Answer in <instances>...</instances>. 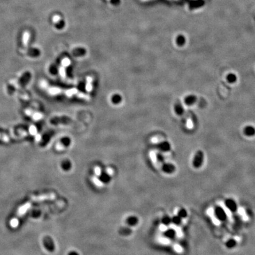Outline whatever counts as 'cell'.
Wrapping results in <instances>:
<instances>
[{"mask_svg":"<svg viewBox=\"0 0 255 255\" xmlns=\"http://www.w3.org/2000/svg\"><path fill=\"white\" fill-rule=\"evenodd\" d=\"M93 181L96 184V185H97L98 186H102V182H101V181L100 180H98L96 178H94Z\"/></svg>","mask_w":255,"mask_h":255,"instance_id":"1f68e13d","label":"cell"},{"mask_svg":"<svg viewBox=\"0 0 255 255\" xmlns=\"http://www.w3.org/2000/svg\"><path fill=\"white\" fill-rule=\"evenodd\" d=\"M70 60L67 58L64 59L62 62V66H63V67H67L69 65H70Z\"/></svg>","mask_w":255,"mask_h":255,"instance_id":"4316f807","label":"cell"},{"mask_svg":"<svg viewBox=\"0 0 255 255\" xmlns=\"http://www.w3.org/2000/svg\"><path fill=\"white\" fill-rule=\"evenodd\" d=\"M92 78L91 77H87V80H86V89L87 92H90L92 91Z\"/></svg>","mask_w":255,"mask_h":255,"instance_id":"2e32d148","label":"cell"},{"mask_svg":"<svg viewBox=\"0 0 255 255\" xmlns=\"http://www.w3.org/2000/svg\"><path fill=\"white\" fill-rule=\"evenodd\" d=\"M106 173L109 176H111L112 174H113V171H112V170H111V169H107Z\"/></svg>","mask_w":255,"mask_h":255,"instance_id":"8d00e7d4","label":"cell"},{"mask_svg":"<svg viewBox=\"0 0 255 255\" xmlns=\"http://www.w3.org/2000/svg\"><path fill=\"white\" fill-rule=\"evenodd\" d=\"M72 122V119L66 116H56L51 119L50 122L53 124H69Z\"/></svg>","mask_w":255,"mask_h":255,"instance_id":"7a4b0ae2","label":"cell"},{"mask_svg":"<svg viewBox=\"0 0 255 255\" xmlns=\"http://www.w3.org/2000/svg\"><path fill=\"white\" fill-rule=\"evenodd\" d=\"M141 1H149V0H141Z\"/></svg>","mask_w":255,"mask_h":255,"instance_id":"f35d334b","label":"cell"},{"mask_svg":"<svg viewBox=\"0 0 255 255\" xmlns=\"http://www.w3.org/2000/svg\"><path fill=\"white\" fill-rule=\"evenodd\" d=\"M28 54L32 56H38L40 54V50L37 48H31L28 51Z\"/></svg>","mask_w":255,"mask_h":255,"instance_id":"d6986e66","label":"cell"},{"mask_svg":"<svg viewBox=\"0 0 255 255\" xmlns=\"http://www.w3.org/2000/svg\"><path fill=\"white\" fill-rule=\"evenodd\" d=\"M237 244V242L233 239H230L226 243V246L229 249H232L235 247Z\"/></svg>","mask_w":255,"mask_h":255,"instance_id":"e0dca14e","label":"cell"},{"mask_svg":"<svg viewBox=\"0 0 255 255\" xmlns=\"http://www.w3.org/2000/svg\"><path fill=\"white\" fill-rule=\"evenodd\" d=\"M226 207L231 212H236L238 210V205L235 201L231 198H228L225 201Z\"/></svg>","mask_w":255,"mask_h":255,"instance_id":"5b68a950","label":"cell"},{"mask_svg":"<svg viewBox=\"0 0 255 255\" xmlns=\"http://www.w3.org/2000/svg\"><path fill=\"white\" fill-rule=\"evenodd\" d=\"M42 117V115H41L40 114H38V113H36V114H34V115H33V118H34V119H36V120H38V119H40Z\"/></svg>","mask_w":255,"mask_h":255,"instance_id":"e575fe53","label":"cell"},{"mask_svg":"<svg viewBox=\"0 0 255 255\" xmlns=\"http://www.w3.org/2000/svg\"><path fill=\"white\" fill-rule=\"evenodd\" d=\"M197 101V97L195 95H188L184 99L185 104L187 105H192L194 104Z\"/></svg>","mask_w":255,"mask_h":255,"instance_id":"8fae6325","label":"cell"},{"mask_svg":"<svg viewBox=\"0 0 255 255\" xmlns=\"http://www.w3.org/2000/svg\"><path fill=\"white\" fill-rule=\"evenodd\" d=\"M176 42L178 46H182L186 43V38L182 35H179L176 39Z\"/></svg>","mask_w":255,"mask_h":255,"instance_id":"9a60e30c","label":"cell"},{"mask_svg":"<svg viewBox=\"0 0 255 255\" xmlns=\"http://www.w3.org/2000/svg\"><path fill=\"white\" fill-rule=\"evenodd\" d=\"M226 79H227V80L228 82L230 83H235L238 79L236 75L234 73L228 74L226 77Z\"/></svg>","mask_w":255,"mask_h":255,"instance_id":"5bb4252c","label":"cell"},{"mask_svg":"<svg viewBox=\"0 0 255 255\" xmlns=\"http://www.w3.org/2000/svg\"><path fill=\"white\" fill-rule=\"evenodd\" d=\"M59 72H60V75L62 76V77H65V76H66V72H65V67H63V66L60 67V69H59Z\"/></svg>","mask_w":255,"mask_h":255,"instance_id":"f1b7e54d","label":"cell"},{"mask_svg":"<svg viewBox=\"0 0 255 255\" xmlns=\"http://www.w3.org/2000/svg\"><path fill=\"white\" fill-rule=\"evenodd\" d=\"M162 169L167 174H171L176 171V167L170 163H166L162 167Z\"/></svg>","mask_w":255,"mask_h":255,"instance_id":"52a82bcc","label":"cell"},{"mask_svg":"<svg viewBox=\"0 0 255 255\" xmlns=\"http://www.w3.org/2000/svg\"><path fill=\"white\" fill-rule=\"evenodd\" d=\"M215 214L216 218L220 221H225L227 219V217L225 211L220 206H217L215 208Z\"/></svg>","mask_w":255,"mask_h":255,"instance_id":"3957f363","label":"cell"},{"mask_svg":"<svg viewBox=\"0 0 255 255\" xmlns=\"http://www.w3.org/2000/svg\"><path fill=\"white\" fill-rule=\"evenodd\" d=\"M52 132H50V133H48V134H47L45 136H44V137L43 138V142H46V143H47V142H48V139H49V138H50V137L52 136Z\"/></svg>","mask_w":255,"mask_h":255,"instance_id":"f546056e","label":"cell"},{"mask_svg":"<svg viewBox=\"0 0 255 255\" xmlns=\"http://www.w3.org/2000/svg\"><path fill=\"white\" fill-rule=\"evenodd\" d=\"M157 147L161 151H164V152H167L169 151L170 150H171V144L169 143L167 141H164L159 143L157 145Z\"/></svg>","mask_w":255,"mask_h":255,"instance_id":"ba28073f","label":"cell"},{"mask_svg":"<svg viewBox=\"0 0 255 255\" xmlns=\"http://www.w3.org/2000/svg\"><path fill=\"white\" fill-rule=\"evenodd\" d=\"M171 223H174L176 225H180L181 223V218L180 217L178 216H174L172 218H171Z\"/></svg>","mask_w":255,"mask_h":255,"instance_id":"44dd1931","label":"cell"},{"mask_svg":"<svg viewBox=\"0 0 255 255\" xmlns=\"http://www.w3.org/2000/svg\"><path fill=\"white\" fill-rule=\"evenodd\" d=\"M176 230L172 229H169L164 231V236L169 239L174 238L176 236Z\"/></svg>","mask_w":255,"mask_h":255,"instance_id":"4fadbf2b","label":"cell"},{"mask_svg":"<svg viewBox=\"0 0 255 255\" xmlns=\"http://www.w3.org/2000/svg\"><path fill=\"white\" fill-rule=\"evenodd\" d=\"M204 158H205V154H204V152L201 150L197 151L192 160L193 167L196 168H198L201 167L204 161Z\"/></svg>","mask_w":255,"mask_h":255,"instance_id":"6da1fadb","label":"cell"},{"mask_svg":"<svg viewBox=\"0 0 255 255\" xmlns=\"http://www.w3.org/2000/svg\"><path fill=\"white\" fill-rule=\"evenodd\" d=\"M108 1H110L112 4H113L115 5H118L119 4L120 1V0H108Z\"/></svg>","mask_w":255,"mask_h":255,"instance_id":"d6a6232c","label":"cell"},{"mask_svg":"<svg viewBox=\"0 0 255 255\" xmlns=\"http://www.w3.org/2000/svg\"><path fill=\"white\" fill-rule=\"evenodd\" d=\"M243 133L248 137L254 136L255 135V128L253 126H246L243 129Z\"/></svg>","mask_w":255,"mask_h":255,"instance_id":"9c48e42d","label":"cell"},{"mask_svg":"<svg viewBox=\"0 0 255 255\" xmlns=\"http://www.w3.org/2000/svg\"><path fill=\"white\" fill-rule=\"evenodd\" d=\"M30 132H31V134H32L35 135V134H36V132H37V129H36V127H35V126H32V127H30Z\"/></svg>","mask_w":255,"mask_h":255,"instance_id":"836d02e7","label":"cell"},{"mask_svg":"<svg viewBox=\"0 0 255 255\" xmlns=\"http://www.w3.org/2000/svg\"><path fill=\"white\" fill-rule=\"evenodd\" d=\"M69 255H79L76 252H70V253H69Z\"/></svg>","mask_w":255,"mask_h":255,"instance_id":"74e56055","label":"cell"},{"mask_svg":"<svg viewBox=\"0 0 255 255\" xmlns=\"http://www.w3.org/2000/svg\"><path fill=\"white\" fill-rule=\"evenodd\" d=\"M174 110L176 112V113L179 116H182L184 115V108L182 107V105L180 101H177V102L175 104Z\"/></svg>","mask_w":255,"mask_h":255,"instance_id":"30bf717a","label":"cell"},{"mask_svg":"<svg viewBox=\"0 0 255 255\" xmlns=\"http://www.w3.org/2000/svg\"><path fill=\"white\" fill-rule=\"evenodd\" d=\"M53 21L56 28L58 30H62L65 26L64 20L59 15H55L53 17Z\"/></svg>","mask_w":255,"mask_h":255,"instance_id":"277c9868","label":"cell"},{"mask_svg":"<svg viewBox=\"0 0 255 255\" xmlns=\"http://www.w3.org/2000/svg\"><path fill=\"white\" fill-rule=\"evenodd\" d=\"M29 205L28 204H27V205H25L24 206H22L21 208H20L18 210V214L20 215H23L26 212L27 210L29 208Z\"/></svg>","mask_w":255,"mask_h":255,"instance_id":"603a6c76","label":"cell"},{"mask_svg":"<svg viewBox=\"0 0 255 255\" xmlns=\"http://www.w3.org/2000/svg\"><path fill=\"white\" fill-rule=\"evenodd\" d=\"M60 143L62 144L65 147V146H67V145H69L70 144V139H69V138H63V139L62 140V142H61Z\"/></svg>","mask_w":255,"mask_h":255,"instance_id":"484cf974","label":"cell"},{"mask_svg":"<svg viewBox=\"0 0 255 255\" xmlns=\"http://www.w3.org/2000/svg\"><path fill=\"white\" fill-rule=\"evenodd\" d=\"M162 222L164 225L167 226L171 223V218H170L169 216H165L162 219Z\"/></svg>","mask_w":255,"mask_h":255,"instance_id":"d4e9b609","label":"cell"},{"mask_svg":"<svg viewBox=\"0 0 255 255\" xmlns=\"http://www.w3.org/2000/svg\"><path fill=\"white\" fill-rule=\"evenodd\" d=\"M178 216L181 219L186 218L187 216V211L184 209H181L178 211Z\"/></svg>","mask_w":255,"mask_h":255,"instance_id":"7402d4cb","label":"cell"},{"mask_svg":"<svg viewBox=\"0 0 255 255\" xmlns=\"http://www.w3.org/2000/svg\"><path fill=\"white\" fill-rule=\"evenodd\" d=\"M18 221L17 219H14L11 220V225L13 226V227H16L18 226Z\"/></svg>","mask_w":255,"mask_h":255,"instance_id":"4dcf8cb0","label":"cell"},{"mask_svg":"<svg viewBox=\"0 0 255 255\" xmlns=\"http://www.w3.org/2000/svg\"><path fill=\"white\" fill-rule=\"evenodd\" d=\"M72 53L74 56H82L86 54V50L83 48H77L73 50Z\"/></svg>","mask_w":255,"mask_h":255,"instance_id":"7c38bea8","label":"cell"},{"mask_svg":"<svg viewBox=\"0 0 255 255\" xmlns=\"http://www.w3.org/2000/svg\"><path fill=\"white\" fill-rule=\"evenodd\" d=\"M100 180L101 181V182H108L110 181V176L109 174H108L107 173L106 174H100Z\"/></svg>","mask_w":255,"mask_h":255,"instance_id":"ffe728a7","label":"cell"},{"mask_svg":"<svg viewBox=\"0 0 255 255\" xmlns=\"http://www.w3.org/2000/svg\"><path fill=\"white\" fill-rule=\"evenodd\" d=\"M43 243L44 247L50 252H53L54 249V245L52 240L50 237L46 236L43 239Z\"/></svg>","mask_w":255,"mask_h":255,"instance_id":"8992f818","label":"cell"},{"mask_svg":"<svg viewBox=\"0 0 255 255\" xmlns=\"http://www.w3.org/2000/svg\"><path fill=\"white\" fill-rule=\"evenodd\" d=\"M95 174H96V176H100V174H101V170H100V168H99V167H96L95 168Z\"/></svg>","mask_w":255,"mask_h":255,"instance_id":"d590c367","label":"cell"},{"mask_svg":"<svg viewBox=\"0 0 255 255\" xmlns=\"http://www.w3.org/2000/svg\"><path fill=\"white\" fill-rule=\"evenodd\" d=\"M126 223L131 226H134L138 223V219L135 217H129L127 219Z\"/></svg>","mask_w":255,"mask_h":255,"instance_id":"ac0fdd59","label":"cell"},{"mask_svg":"<svg viewBox=\"0 0 255 255\" xmlns=\"http://www.w3.org/2000/svg\"><path fill=\"white\" fill-rule=\"evenodd\" d=\"M62 168H63L64 170H69L70 168L71 167L70 162L68 160H65V161H63V162H62Z\"/></svg>","mask_w":255,"mask_h":255,"instance_id":"cb8c5ba5","label":"cell"},{"mask_svg":"<svg viewBox=\"0 0 255 255\" xmlns=\"http://www.w3.org/2000/svg\"><path fill=\"white\" fill-rule=\"evenodd\" d=\"M112 100L114 104H118L121 100V98L119 95H115L112 97Z\"/></svg>","mask_w":255,"mask_h":255,"instance_id":"83f0119b","label":"cell"}]
</instances>
